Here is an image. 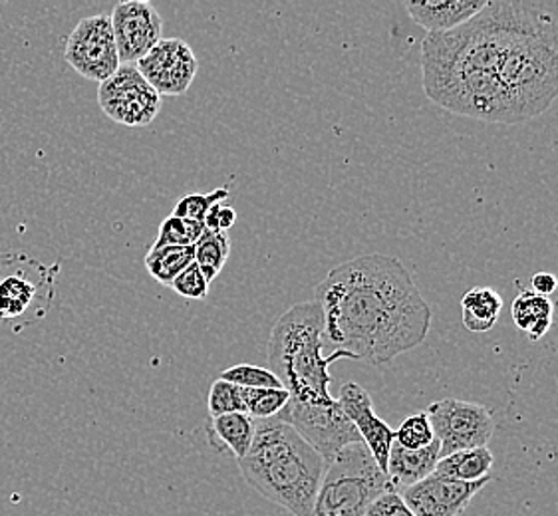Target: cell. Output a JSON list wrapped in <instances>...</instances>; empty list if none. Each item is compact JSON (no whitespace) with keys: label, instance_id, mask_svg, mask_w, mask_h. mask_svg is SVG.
Wrapping results in <instances>:
<instances>
[{"label":"cell","instance_id":"6da1fadb","mask_svg":"<svg viewBox=\"0 0 558 516\" xmlns=\"http://www.w3.org/2000/svg\"><path fill=\"white\" fill-rule=\"evenodd\" d=\"M316 303L323 308L324 344L372 366L422 346L432 328V308L412 274L402 260L380 253L330 270L316 286Z\"/></svg>","mask_w":558,"mask_h":516},{"label":"cell","instance_id":"7a4b0ae2","mask_svg":"<svg viewBox=\"0 0 558 516\" xmlns=\"http://www.w3.org/2000/svg\"><path fill=\"white\" fill-rule=\"evenodd\" d=\"M465 66L505 101L511 125L558 98V0H493L453 30Z\"/></svg>","mask_w":558,"mask_h":516},{"label":"cell","instance_id":"3957f363","mask_svg":"<svg viewBox=\"0 0 558 516\" xmlns=\"http://www.w3.org/2000/svg\"><path fill=\"white\" fill-rule=\"evenodd\" d=\"M246 483L294 516H311L326 460L294 427L277 417L257 421L246 457L239 460Z\"/></svg>","mask_w":558,"mask_h":516},{"label":"cell","instance_id":"277c9868","mask_svg":"<svg viewBox=\"0 0 558 516\" xmlns=\"http://www.w3.org/2000/svg\"><path fill=\"white\" fill-rule=\"evenodd\" d=\"M324 316L316 300L294 304L280 316L268 337V370L279 378L291 402L332 404L330 366L338 359H356L336 349L324 356Z\"/></svg>","mask_w":558,"mask_h":516},{"label":"cell","instance_id":"5b68a950","mask_svg":"<svg viewBox=\"0 0 558 516\" xmlns=\"http://www.w3.org/2000/svg\"><path fill=\"white\" fill-rule=\"evenodd\" d=\"M398 491L364 443H352L326 465L311 516H366L384 493ZM400 493V491H398Z\"/></svg>","mask_w":558,"mask_h":516},{"label":"cell","instance_id":"8992f818","mask_svg":"<svg viewBox=\"0 0 558 516\" xmlns=\"http://www.w3.org/2000/svg\"><path fill=\"white\" fill-rule=\"evenodd\" d=\"M60 265H43L24 253L0 255V324L43 320L57 296Z\"/></svg>","mask_w":558,"mask_h":516},{"label":"cell","instance_id":"52a82bcc","mask_svg":"<svg viewBox=\"0 0 558 516\" xmlns=\"http://www.w3.org/2000/svg\"><path fill=\"white\" fill-rule=\"evenodd\" d=\"M277 419L289 423L320 453L326 465L352 443H362L354 423L335 400L332 404L313 405L291 402L284 405Z\"/></svg>","mask_w":558,"mask_h":516},{"label":"cell","instance_id":"ba28073f","mask_svg":"<svg viewBox=\"0 0 558 516\" xmlns=\"http://www.w3.org/2000/svg\"><path fill=\"white\" fill-rule=\"evenodd\" d=\"M439 445L441 459L459 451L487 447L495 431L493 414L463 400H439L425 409Z\"/></svg>","mask_w":558,"mask_h":516},{"label":"cell","instance_id":"9c48e42d","mask_svg":"<svg viewBox=\"0 0 558 516\" xmlns=\"http://www.w3.org/2000/svg\"><path fill=\"white\" fill-rule=\"evenodd\" d=\"M98 103L116 124L144 127L151 124L161 110V96L140 74L135 64H122L116 74L101 82Z\"/></svg>","mask_w":558,"mask_h":516},{"label":"cell","instance_id":"30bf717a","mask_svg":"<svg viewBox=\"0 0 558 516\" xmlns=\"http://www.w3.org/2000/svg\"><path fill=\"white\" fill-rule=\"evenodd\" d=\"M68 64L82 78L106 82L122 66L110 14L82 19L70 33L64 48Z\"/></svg>","mask_w":558,"mask_h":516},{"label":"cell","instance_id":"8fae6325","mask_svg":"<svg viewBox=\"0 0 558 516\" xmlns=\"http://www.w3.org/2000/svg\"><path fill=\"white\" fill-rule=\"evenodd\" d=\"M135 67L159 96H183L199 70L191 46L181 38H161Z\"/></svg>","mask_w":558,"mask_h":516},{"label":"cell","instance_id":"7c38bea8","mask_svg":"<svg viewBox=\"0 0 558 516\" xmlns=\"http://www.w3.org/2000/svg\"><path fill=\"white\" fill-rule=\"evenodd\" d=\"M110 19L122 64H137L163 38L161 14L147 0L120 2Z\"/></svg>","mask_w":558,"mask_h":516},{"label":"cell","instance_id":"4fadbf2b","mask_svg":"<svg viewBox=\"0 0 558 516\" xmlns=\"http://www.w3.org/2000/svg\"><path fill=\"white\" fill-rule=\"evenodd\" d=\"M489 481L492 477H485L475 483H461L434 472L424 481L403 489L400 494L415 516H458Z\"/></svg>","mask_w":558,"mask_h":516},{"label":"cell","instance_id":"5bb4252c","mask_svg":"<svg viewBox=\"0 0 558 516\" xmlns=\"http://www.w3.org/2000/svg\"><path fill=\"white\" fill-rule=\"evenodd\" d=\"M336 400L344 409L348 419L356 427L362 443L368 447L381 472L388 475V457L396 441V429H391L381 417L376 416L369 393L356 382L344 383Z\"/></svg>","mask_w":558,"mask_h":516},{"label":"cell","instance_id":"9a60e30c","mask_svg":"<svg viewBox=\"0 0 558 516\" xmlns=\"http://www.w3.org/2000/svg\"><path fill=\"white\" fill-rule=\"evenodd\" d=\"M487 0H429V2H403L413 23L427 34L449 33L483 11Z\"/></svg>","mask_w":558,"mask_h":516},{"label":"cell","instance_id":"2e32d148","mask_svg":"<svg viewBox=\"0 0 558 516\" xmlns=\"http://www.w3.org/2000/svg\"><path fill=\"white\" fill-rule=\"evenodd\" d=\"M439 459H441V445L437 439L432 445L417 451L403 450L402 445L393 441L390 457H388V477L393 487L402 493L403 489L434 475Z\"/></svg>","mask_w":558,"mask_h":516},{"label":"cell","instance_id":"e0dca14e","mask_svg":"<svg viewBox=\"0 0 558 516\" xmlns=\"http://www.w3.org/2000/svg\"><path fill=\"white\" fill-rule=\"evenodd\" d=\"M257 431V421L246 414H225L213 417L209 435L219 451H229L236 460L246 457Z\"/></svg>","mask_w":558,"mask_h":516},{"label":"cell","instance_id":"ac0fdd59","mask_svg":"<svg viewBox=\"0 0 558 516\" xmlns=\"http://www.w3.org/2000/svg\"><path fill=\"white\" fill-rule=\"evenodd\" d=\"M513 322L531 342L545 337L548 328L553 325L555 304L547 296H538L533 291H523L511 306Z\"/></svg>","mask_w":558,"mask_h":516},{"label":"cell","instance_id":"d6986e66","mask_svg":"<svg viewBox=\"0 0 558 516\" xmlns=\"http://www.w3.org/2000/svg\"><path fill=\"white\" fill-rule=\"evenodd\" d=\"M501 310V294L489 286L471 288L461 298V322L473 334H483L493 330V325L499 322Z\"/></svg>","mask_w":558,"mask_h":516},{"label":"cell","instance_id":"ffe728a7","mask_svg":"<svg viewBox=\"0 0 558 516\" xmlns=\"http://www.w3.org/2000/svg\"><path fill=\"white\" fill-rule=\"evenodd\" d=\"M493 463H495V457L489 447H477V450L459 451V453L439 459L436 472L446 479H453L461 483H475V481L489 477Z\"/></svg>","mask_w":558,"mask_h":516},{"label":"cell","instance_id":"44dd1931","mask_svg":"<svg viewBox=\"0 0 558 516\" xmlns=\"http://www.w3.org/2000/svg\"><path fill=\"white\" fill-rule=\"evenodd\" d=\"M195 262L193 247L149 248L146 257V269L154 281L169 286L183 270Z\"/></svg>","mask_w":558,"mask_h":516},{"label":"cell","instance_id":"7402d4cb","mask_svg":"<svg viewBox=\"0 0 558 516\" xmlns=\"http://www.w3.org/2000/svg\"><path fill=\"white\" fill-rule=\"evenodd\" d=\"M195 265L205 277V281L211 284L223 270L225 262L231 255V241L227 233H215V231H205L202 238L195 243Z\"/></svg>","mask_w":558,"mask_h":516},{"label":"cell","instance_id":"603a6c76","mask_svg":"<svg viewBox=\"0 0 558 516\" xmlns=\"http://www.w3.org/2000/svg\"><path fill=\"white\" fill-rule=\"evenodd\" d=\"M205 231H207V226L203 223L169 214L168 219L159 226V233H157L151 248L195 247V243L202 238Z\"/></svg>","mask_w":558,"mask_h":516},{"label":"cell","instance_id":"cb8c5ba5","mask_svg":"<svg viewBox=\"0 0 558 516\" xmlns=\"http://www.w3.org/2000/svg\"><path fill=\"white\" fill-rule=\"evenodd\" d=\"M245 414L255 421H265L279 416L289 404V392L284 388H265V390H245L243 388Z\"/></svg>","mask_w":558,"mask_h":516},{"label":"cell","instance_id":"d4e9b609","mask_svg":"<svg viewBox=\"0 0 558 516\" xmlns=\"http://www.w3.org/2000/svg\"><path fill=\"white\" fill-rule=\"evenodd\" d=\"M219 380L235 383L245 390H265V388H282L279 378L263 366L255 364H236L219 376Z\"/></svg>","mask_w":558,"mask_h":516},{"label":"cell","instance_id":"484cf974","mask_svg":"<svg viewBox=\"0 0 558 516\" xmlns=\"http://www.w3.org/2000/svg\"><path fill=\"white\" fill-rule=\"evenodd\" d=\"M434 441H436V435H434V429H432L429 417L425 411L413 414L396 429V443L402 445L403 450H424Z\"/></svg>","mask_w":558,"mask_h":516},{"label":"cell","instance_id":"4316f807","mask_svg":"<svg viewBox=\"0 0 558 516\" xmlns=\"http://www.w3.org/2000/svg\"><path fill=\"white\" fill-rule=\"evenodd\" d=\"M207 407H209L211 417L225 416V414H245L243 388L217 378L209 390Z\"/></svg>","mask_w":558,"mask_h":516},{"label":"cell","instance_id":"83f0119b","mask_svg":"<svg viewBox=\"0 0 558 516\" xmlns=\"http://www.w3.org/2000/svg\"><path fill=\"white\" fill-rule=\"evenodd\" d=\"M229 199V189L221 187L211 193H193V195H185L181 201L175 205L173 209V217H181V219H190V221H197L205 225V217L209 213L213 205L223 202Z\"/></svg>","mask_w":558,"mask_h":516},{"label":"cell","instance_id":"f1b7e54d","mask_svg":"<svg viewBox=\"0 0 558 516\" xmlns=\"http://www.w3.org/2000/svg\"><path fill=\"white\" fill-rule=\"evenodd\" d=\"M171 291L178 292L179 296L187 300H205L209 294V282L205 281L202 270L193 262L191 267L183 270L175 281L169 284Z\"/></svg>","mask_w":558,"mask_h":516},{"label":"cell","instance_id":"f546056e","mask_svg":"<svg viewBox=\"0 0 558 516\" xmlns=\"http://www.w3.org/2000/svg\"><path fill=\"white\" fill-rule=\"evenodd\" d=\"M366 516H415L398 491L384 493L368 506Z\"/></svg>","mask_w":558,"mask_h":516},{"label":"cell","instance_id":"4dcf8cb0","mask_svg":"<svg viewBox=\"0 0 558 516\" xmlns=\"http://www.w3.org/2000/svg\"><path fill=\"white\" fill-rule=\"evenodd\" d=\"M236 211L227 205V202H217L209 209V213L205 217V226L207 231H215V233H227L231 226L235 225Z\"/></svg>","mask_w":558,"mask_h":516},{"label":"cell","instance_id":"1f68e13d","mask_svg":"<svg viewBox=\"0 0 558 516\" xmlns=\"http://www.w3.org/2000/svg\"><path fill=\"white\" fill-rule=\"evenodd\" d=\"M531 286H533L535 294L547 296L548 298L553 292H557L558 279L555 274H550V272H536L533 281H531Z\"/></svg>","mask_w":558,"mask_h":516}]
</instances>
